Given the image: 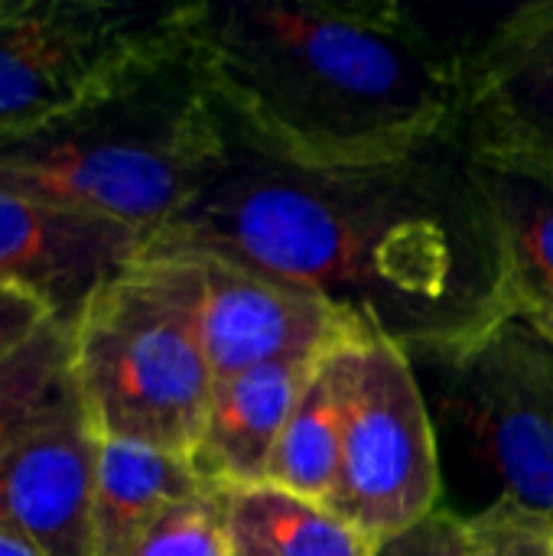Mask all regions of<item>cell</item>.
I'll use <instances>...</instances> for the list:
<instances>
[{"instance_id": "obj_2", "label": "cell", "mask_w": 553, "mask_h": 556, "mask_svg": "<svg viewBox=\"0 0 553 556\" xmlns=\"http://www.w3.org/2000/svg\"><path fill=\"white\" fill-rule=\"evenodd\" d=\"M186 49L225 124L303 166L388 163L450 143L463 52L401 3H183Z\"/></svg>"}, {"instance_id": "obj_20", "label": "cell", "mask_w": 553, "mask_h": 556, "mask_svg": "<svg viewBox=\"0 0 553 556\" xmlns=\"http://www.w3.org/2000/svg\"><path fill=\"white\" fill-rule=\"evenodd\" d=\"M479 556H553V528L505 505H489L469 518Z\"/></svg>"}, {"instance_id": "obj_8", "label": "cell", "mask_w": 553, "mask_h": 556, "mask_svg": "<svg viewBox=\"0 0 553 556\" xmlns=\"http://www.w3.org/2000/svg\"><path fill=\"white\" fill-rule=\"evenodd\" d=\"M450 143L553 179V0L508 10L466 46Z\"/></svg>"}, {"instance_id": "obj_18", "label": "cell", "mask_w": 553, "mask_h": 556, "mask_svg": "<svg viewBox=\"0 0 553 556\" xmlns=\"http://www.w3.org/2000/svg\"><path fill=\"white\" fill-rule=\"evenodd\" d=\"M130 556H228L222 489H205L169 508Z\"/></svg>"}, {"instance_id": "obj_14", "label": "cell", "mask_w": 553, "mask_h": 556, "mask_svg": "<svg viewBox=\"0 0 553 556\" xmlns=\"http://www.w3.org/2000/svg\"><path fill=\"white\" fill-rule=\"evenodd\" d=\"M205 489L212 485L202 482L189 456L101 437L91 515L95 556H130L169 508Z\"/></svg>"}, {"instance_id": "obj_11", "label": "cell", "mask_w": 553, "mask_h": 556, "mask_svg": "<svg viewBox=\"0 0 553 556\" xmlns=\"http://www.w3.org/2000/svg\"><path fill=\"white\" fill-rule=\"evenodd\" d=\"M202 267V339L215 381L264 365H313L365 329L326 300L254 270L189 257Z\"/></svg>"}, {"instance_id": "obj_1", "label": "cell", "mask_w": 553, "mask_h": 556, "mask_svg": "<svg viewBox=\"0 0 553 556\" xmlns=\"http://www.w3.org/2000/svg\"><path fill=\"white\" fill-rule=\"evenodd\" d=\"M143 254L212 257L300 287L407 355L440 358L505 323L476 166L453 143L303 166L228 127L218 173Z\"/></svg>"}, {"instance_id": "obj_7", "label": "cell", "mask_w": 553, "mask_h": 556, "mask_svg": "<svg viewBox=\"0 0 553 556\" xmlns=\"http://www.w3.org/2000/svg\"><path fill=\"white\" fill-rule=\"evenodd\" d=\"M460 420L492 476L499 498L553 528V349L505 319L476 342L440 355Z\"/></svg>"}, {"instance_id": "obj_13", "label": "cell", "mask_w": 553, "mask_h": 556, "mask_svg": "<svg viewBox=\"0 0 553 556\" xmlns=\"http://www.w3.org/2000/svg\"><path fill=\"white\" fill-rule=\"evenodd\" d=\"M313 365L284 362L215 381L199 443L189 456L205 485L238 489L267 479L274 450Z\"/></svg>"}, {"instance_id": "obj_4", "label": "cell", "mask_w": 553, "mask_h": 556, "mask_svg": "<svg viewBox=\"0 0 553 556\" xmlns=\"http://www.w3.org/2000/svg\"><path fill=\"white\" fill-rule=\"evenodd\" d=\"M72 375L104 440L192 456L215 375L202 339V267L143 254L72 329Z\"/></svg>"}, {"instance_id": "obj_22", "label": "cell", "mask_w": 553, "mask_h": 556, "mask_svg": "<svg viewBox=\"0 0 553 556\" xmlns=\"http://www.w3.org/2000/svg\"><path fill=\"white\" fill-rule=\"evenodd\" d=\"M0 556H39L33 547H26L23 541H16V538H10V534H3L0 531Z\"/></svg>"}, {"instance_id": "obj_16", "label": "cell", "mask_w": 553, "mask_h": 556, "mask_svg": "<svg viewBox=\"0 0 553 556\" xmlns=\"http://www.w3.org/2000/svg\"><path fill=\"white\" fill-rule=\"evenodd\" d=\"M329 355L313 365L264 479L319 505L332 498L342 459V404Z\"/></svg>"}, {"instance_id": "obj_3", "label": "cell", "mask_w": 553, "mask_h": 556, "mask_svg": "<svg viewBox=\"0 0 553 556\" xmlns=\"http://www.w3.org/2000/svg\"><path fill=\"white\" fill-rule=\"evenodd\" d=\"M225 150V117L179 39L52 121L3 137L0 186L121 222L150 244Z\"/></svg>"}, {"instance_id": "obj_21", "label": "cell", "mask_w": 553, "mask_h": 556, "mask_svg": "<svg viewBox=\"0 0 553 556\" xmlns=\"http://www.w3.org/2000/svg\"><path fill=\"white\" fill-rule=\"evenodd\" d=\"M46 323L52 319L36 300L13 290H0V362L23 349Z\"/></svg>"}, {"instance_id": "obj_12", "label": "cell", "mask_w": 553, "mask_h": 556, "mask_svg": "<svg viewBox=\"0 0 553 556\" xmlns=\"http://www.w3.org/2000/svg\"><path fill=\"white\" fill-rule=\"evenodd\" d=\"M495 248L499 306L553 349V179L476 163Z\"/></svg>"}, {"instance_id": "obj_9", "label": "cell", "mask_w": 553, "mask_h": 556, "mask_svg": "<svg viewBox=\"0 0 553 556\" xmlns=\"http://www.w3.org/2000/svg\"><path fill=\"white\" fill-rule=\"evenodd\" d=\"M143 251L147 238L121 222L0 186V290L36 300L68 332Z\"/></svg>"}, {"instance_id": "obj_19", "label": "cell", "mask_w": 553, "mask_h": 556, "mask_svg": "<svg viewBox=\"0 0 553 556\" xmlns=\"http://www.w3.org/2000/svg\"><path fill=\"white\" fill-rule=\"evenodd\" d=\"M372 556H479V547L469 518L437 508L407 531L378 541Z\"/></svg>"}, {"instance_id": "obj_15", "label": "cell", "mask_w": 553, "mask_h": 556, "mask_svg": "<svg viewBox=\"0 0 553 556\" xmlns=\"http://www.w3.org/2000/svg\"><path fill=\"white\" fill-rule=\"evenodd\" d=\"M228 556H372L375 544L326 505L257 482L222 489Z\"/></svg>"}, {"instance_id": "obj_10", "label": "cell", "mask_w": 553, "mask_h": 556, "mask_svg": "<svg viewBox=\"0 0 553 556\" xmlns=\"http://www.w3.org/2000/svg\"><path fill=\"white\" fill-rule=\"evenodd\" d=\"M98 443L75 384L0 456V531L39 556H95Z\"/></svg>"}, {"instance_id": "obj_17", "label": "cell", "mask_w": 553, "mask_h": 556, "mask_svg": "<svg viewBox=\"0 0 553 556\" xmlns=\"http://www.w3.org/2000/svg\"><path fill=\"white\" fill-rule=\"evenodd\" d=\"M75 391L72 332L46 323L0 362V456Z\"/></svg>"}, {"instance_id": "obj_5", "label": "cell", "mask_w": 553, "mask_h": 556, "mask_svg": "<svg viewBox=\"0 0 553 556\" xmlns=\"http://www.w3.org/2000/svg\"><path fill=\"white\" fill-rule=\"evenodd\" d=\"M329 362L342 404V459L326 508L378 544L437 511L433 420L411 355L391 339L352 336Z\"/></svg>"}, {"instance_id": "obj_6", "label": "cell", "mask_w": 553, "mask_h": 556, "mask_svg": "<svg viewBox=\"0 0 553 556\" xmlns=\"http://www.w3.org/2000/svg\"><path fill=\"white\" fill-rule=\"evenodd\" d=\"M183 39V3L0 0V140L104 91Z\"/></svg>"}]
</instances>
